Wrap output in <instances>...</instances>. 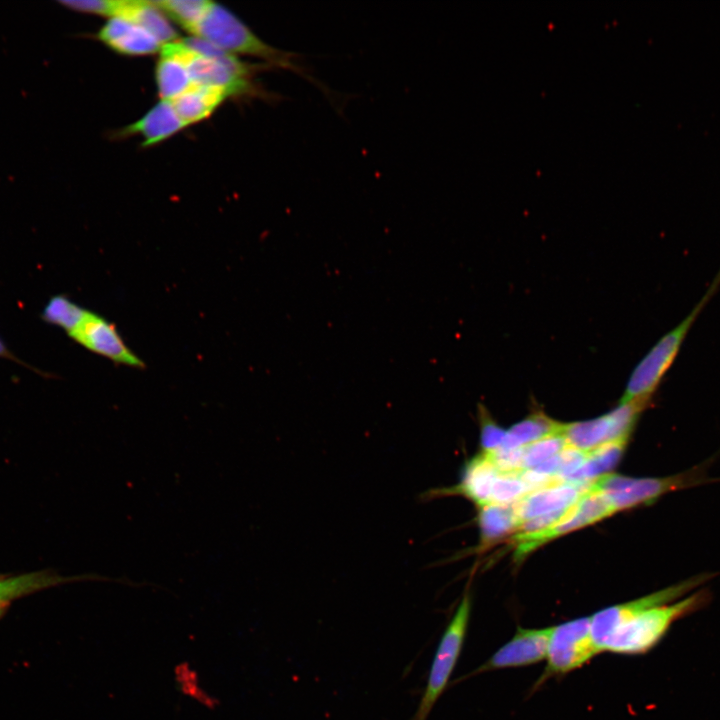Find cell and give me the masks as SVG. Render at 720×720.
<instances>
[{"label": "cell", "mask_w": 720, "mask_h": 720, "mask_svg": "<svg viewBox=\"0 0 720 720\" xmlns=\"http://www.w3.org/2000/svg\"><path fill=\"white\" fill-rule=\"evenodd\" d=\"M710 600V591L700 588L675 602L649 608L615 631L603 652L645 654L664 638L676 621L704 608Z\"/></svg>", "instance_id": "obj_1"}, {"label": "cell", "mask_w": 720, "mask_h": 720, "mask_svg": "<svg viewBox=\"0 0 720 720\" xmlns=\"http://www.w3.org/2000/svg\"><path fill=\"white\" fill-rule=\"evenodd\" d=\"M720 288V269L689 314L664 334L633 369L619 403L650 401L676 360L691 327Z\"/></svg>", "instance_id": "obj_2"}, {"label": "cell", "mask_w": 720, "mask_h": 720, "mask_svg": "<svg viewBox=\"0 0 720 720\" xmlns=\"http://www.w3.org/2000/svg\"><path fill=\"white\" fill-rule=\"evenodd\" d=\"M192 36L201 38L234 55L258 57L272 66L310 76L293 60L295 54L273 47L259 38L227 8L212 2Z\"/></svg>", "instance_id": "obj_3"}, {"label": "cell", "mask_w": 720, "mask_h": 720, "mask_svg": "<svg viewBox=\"0 0 720 720\" xmlns=\"http://www.w3.org/2000/svg\"><path fill=\"white\" fill-rule=\"evenodd\" d=\"M706 466L701 464L666 477L633 478L608 473L597 478L591 487L601 492L617 512L652 504L661 496L673 491L720 481V478L707 476Z\"/></svg>", "instance_id": "obj_4"}, {"label": "cell", "mask_w": 720, "mask_h": 720, "mask_svg": "<svg viewBox=\"0 0 720 720\" xmlns=\"http://www.w3.org/2000/svg\"><path fill=\"white\" fill-rule=\"evenodd\" d=\"M470 612L471 597L469 593H465L442 633L412 720H427L437 700L447 688L465 642Z\"/></svg>", "instance_id": "obj_5"}, {"label": "cell", "mask_w": 720, "mask_h": 720, "mask_svg": "<svg viewBox=\"0 0 720 720\" xmlns=\"http://www.w3.org/2000/svg\"><path fill=\"white\" fill-rule=\"evenodd\" d=\"M715 576L712 572L694 575L679 583L645 595L641 598L602 609L591 618V632L598 650L603 652L610 637L626 622L641 612L668 603L675 602L699 589Z\"/></svg>", "instance_id": "obj_6"}, {"label": "cell", "mask_w": 720, "mask_h": 720, "mask_svg": "<svg viewBox=\"0 0 720 720\" xmlns=\"http://www.w3.org/2000/svg\"><path fill=\"white\" fill-rule=\"evenodd\" d=\"M591 632V618L580 617L553 626L549 637L546 667L535 686L551 677L566 675L598 655Z\"/></svg>", "instance_id": "obj_7"}, {"label": "cell", "mask_w": 720, "mask_h": 720, "mask_svg": "<svg viewBox=\"0 0 720 720\" xmlns=\"http://www.w3.org/2000/svg\"><path fill=\"white\" fill-rule=\"evenodd\" d=\"M649 401L619 403L610 412L585 421L561 425L560 433L566 445L582 452H590L603 444L629 439L641 413Z\"/></svg>", "instance_id": "obj_8"}, {"label": "cell", "mask_w": 720, "mask_h": 720, "mask_svg": "<svg viewBox=\"0 0 720 720\" xmlns=\"http://www.w3.org/2000/svg\"><path fill=\"white\" fill-rule=\"evenodd\" d=\"M161 49L183 62L192 83L220 89L227 96L260 94L250 77L239 74L218 58L194 50L183 41L163 44Z\"/></svg>", "instance_id": "obj_9"}, {"label": "cell", "mask_w": 720, "mask_h": 720, "mask_svg": "<svg viewBox=\"0 0 720 720\" xmlns=\"http://www.w3.org/2000/svg\"><path fill=\"white\" fill-rule=\"evenodd\" d=\"M613 513L615 510L607 498L590 485L557 523L538 532L517 533L513 538L515 557L518 559L525 557L546 542L601 521Z\"/></svg>", "instance_id": "obj_10"}, {"label": "cell", "mask_w": 720, "mask_h": 720, "mask_svg": "<svg viewBox=\"0 0 720 720\" xmlns=\"http://www.w3.org/2000/svg\"><path fill=\"white\" fill-rule=\"evenodd\" d=\"M68 336L88 351L110 361L142 369L144 361L127 346L114 323L88 310L82 322Z\"/></svg>", "instance_id": "obj_11"}, {"label": "cell", "mask_w": 720, "mask_h": 720, "mask_svg": "<svg viewBox=\"0 0 720 720\" xmlns=\"http://www.w3.org/2000/svg\"><path fill=\"white\" fill-rule=\"evenodd\" d=\"M551 629L552 627L518 626L508 642L466 677L493 670L528 666L546 659Z\"/></svg>", "instance_id": "obj_12"}, {"label": "cell", "mask_w": 720, "mask_h": 720, "mask_svg": "<svg viewBox=\"0 0 720 720\" xmlns=\"http://www.w3.org/2000/svg\"><path fill=\"white\" fill-rule=\"evenodd\" d=\"M78 581L119 582V579L116 580L95 573L63 576L51 570H38L16 575H0V616L16 600L45 589Z\"/></svg>", "instance_id": "obj_13"}, {"label": "cell", "mask_w": 720, "mask_h": 720, "mask_svg": "<svg viewBox=\"0 0 720 720\" xmlns=\"http://www.w3.org/2000/svg\"><path fill=\"white\" fill-rule=\"evenodd\" d=\"M499 474L491 459L481 452L465 464L457 485L431 490L426 497L462 495L481 507L491 503L493 486Z\"/></svg>", "instance_id": "obj_14"}, {"label": "cell", "mask_w": 720, "mask_h": 720, "mask_svg": "<svg viewBox=\"0 0 720 720\" xmlns=\"http://www.w3.org/2000/svg\"><path fill=\"white\" fill-rule=\"evenodd\" d=\"M589 486L555 482L526 494L513 503L519 525L528 519L566 510L573 506Z\"/></svg>", "instance_id": "obj_15"}, {"label": "cell", "mask_w": 720, "mask_h": 720, "mask_svg": "<svg viewBox=\"0 0 720 720\" xmlns=\"http://www.w3.org/2000/svg\"><path fill=\"white\" fill-rule=\"evenodd\" d=\"M97 38L117 53L144 56L161 50L162 43L143 27L121 17H112Z\"/></svg>", "instance_id": "obj_16"}, {"label": "cell", "mask_w": 720, "mask_h": 720, "mask_svg": "<svg viewBox=\"0 0 720 720\" xmlns=\"http://www.w3.org/2000/svg\"><path fill=\"white\" fill-rule=\"evenodd\" d=\"M187 126L176 113L172 103L161 100L140 119L125 127L121 135H139L146 147L168 139Z\"/></svg>", "instance_id": "obj_17"}, {"label": "cell", "mask_w": 720, "mask_h": 720, "mask_svg": "<svg viewBox=\"0 0 720 720\" xmlns=\"http://www.w3.org/2000/svg\"><path fill=\"white\" fill-rule=\"evenodd\" d=\"M226 97L220 89L192 83L185 92L170 102L178 116L189 126L208 118Z\"/></svg>", "instance_id": "obj_18"}, {"label": "cell", "mask_w": 720, "mask_h": 720, "mask_svg": "<svg viewBox=\"0 0 720 720\" xmlns=\"http://www.w3.org/2000/svg\"><path fill=\"white\" fill-rule=\"evenodd\" d=\"M116 17L124 18L143 27L162 45L177 39V33L166 15L152 1L122 0Z\"/></svg>", "instance_id": "obj_19"}, {"label": "cell", "mask_w": 720, "mask_h": 720, "mask_svg": "<svg viewBox=\"0 0 720 720\" xmlns=\"http://www.w3.org/2000/svg\"><path fill=\"white\" fill-rule=\"evenodd\" d=\"M629 439H620L588 452L584 464L564 482L590 486L597 478L608 474L620 461Z\"/></svg>", "instance_id": "obj_20"}, {"label": "cell", "mask_w": 720, "mask_h": 720, "mask_svg": "<svg viewBox=\"0 0 720 720\" xmlns=\"http://www.w3.org/2000/svg\"><path fill=\"white\" fill-rule=\"evenodd\" d=\"M478 523L481 545L487 546L518 529L519 519L514 504L489 503L480 507Z\"/></svg>", "instance_id": "obj_21"}, {"label": "cell", "mask_w": 720, "mask_h": 720, "mask_svg": "<svg viewBox=\"0 0 720 720\" xmlns=\"http://www.w3.org/2000/svg\"><path fill=\"white\" fill-rule=\"evenodd\" d=\"M562 423L535 412L511 426L507 431L500 448L515 449L525 447L544 437L560 432Z\"/></svg>", "instance_id": "obj_22"}, {"label": "cell", "mask_w": 720, "mask_h": 720, "mask_svg": "<svg viewBox=\"0 0 720 720\" xmlns=\"http://www.w3.org/2000/svg\"><path fill=\"white\" fill-rule=\"evenodd\" d=\"M155 77L159 95L162 100L166 101L174 100L192 85L191 78L183 62L162 49L160 50Z\"/></svg>", "instance_id": "obj_23"}, {"label": "cell", "mask_w": 720, "mask_h": 720, "mask_svg": "<svg viewBox=\"0 0 720 720\" xmlns=\"http://www.w3.org/2000/svg\"><path fill=\"white\" fill-rule=\"evenodd\" d=\"M87 311L68 296L58 294L48 300L41 312V319L63 329L68 335L82 322Z\"/></svg>", "instance_id": "obj_24"}, {"label": "cell", "mask_w": 720, "mask_h": 720, "mask_svg": "<svg viewBox=\"0 0 720 720\" xmlns=\"http://www.w3.org/2000/svg\"><path fill=\"white\" fill-rule=\"evenodd\" d=\"M166 16L193 35L211 5L207 0L152 1Z\"/></svg>", "instance_id": "obj_25"}, {"label": "cell", "mask_w": 720, "mask_h": 720, "mask_svg": "<svg viewBox=\"0 0 720 720\" xmlns=\"http://www.w3.org/2000/svg\"><path fill=\"white\" fill-rule=\"evenodd\" d=\"M566 442L560 432L544 437L524 447L522 470H530L560 453Z\"/></svg>", "instance_id": "obj_26"}, {"label": "cell", "mask_w": 720, "mask_h": 720, "mask_svg": "<svg viewBox=\"0 0 720 720\" xmlns=\"http://www.w3.org/2000/svg\"><path fill=\"white\" fill-rule=\"evenodd\" d=\"M520 472L499 474L493 486L491 503L513 504L532 491L521 478Z\"/></svg>", "instance_id": "obj_27"}, {"label": "cell", "mask_w": 720, "mask_h": 720, "mask_svg": "<svg viewBox=\"0 0 720 720\" xmlns=\"http://www.w3.org/2000/svg\"><path fill=\"white\" fill-rule=\"evenodd\" d=\"M478 410L482 453L490 454L502 446L506 431L490 417L483 405L480 404Z\"/></svg>", "instance_id": "obj_28"}, {"label": "cell", "mask_w": 720, "mask_h": 720, "mask_svg": "<svg viewBox=\"0 0 720 720\" xmlns=\"http://www.w3.org/2000/svg\"><path fill=\"white\" fill-rule=\"evenodd\" d=\"M58 2L74 11L111 16V18L118 15L122 5V0H59Z\"/></svg>", "instance_id": "obj_29"}]
</instances>
